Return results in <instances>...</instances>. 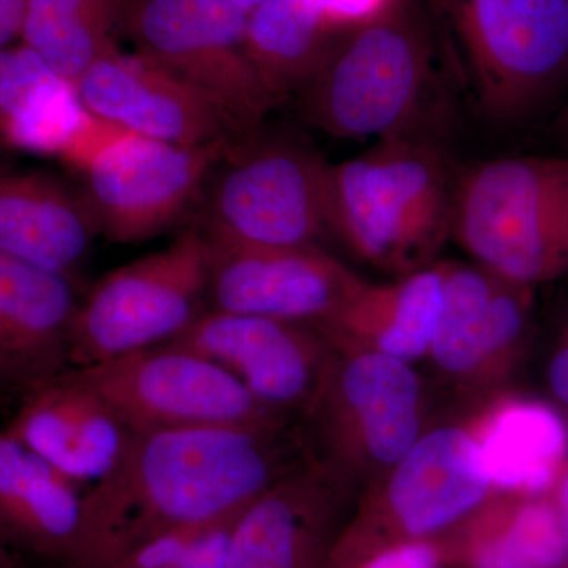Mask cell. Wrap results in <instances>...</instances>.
<instances>
[{
  "instance_id": "3957f363",
  "label": "cell",
  "mask_w": 568,
  "mask_h": 568,
  "mask_svg": "<svg viewBox=\"0 0 568 568\" xmlns=\"http://www.w3.org/2000/svg\"><path fill=\"white\" fill-rule=\"evenodd\" d=\"M424 3L443 69L481 121H519L568 81V0Z\"/></svg>"
},
{
  "instance_id": "ba28073f",
  "label": "cell",
  "mask_w": 568,
  "mask_h": 568,
  "mask_svg": "<svg viewBox=\"0 0 568 568\" xmlns=\"http://www.w3.org/2000/svg\"><path fill=\"white\" fill-rule=\"evenodd\" d=\"M246 21L233 0H126L122 29L134 52L201 93L241 138L276 108L246 50Z\"/></svg>"
},
{
  "instance_id": "4316f807",
  "label": "cell",
  "mask_w": 568,
  "mask_h": 568,
  "mask_svg": "<svg viewBox=\"0 0 568 568\" xmlns=\"http://www.w3.org/2000/svg\"><path fill=\"white\" fill-rule=\"evenodd\" d=\"M499 282L480 264H444L443 308L428 351L440 372L470 379L495 365Z\"/></svg>"
},
{
  "instance_id": "cb8c5ba5",
  "label": "cell",
  "mask_w": 568,
  "mask_h": 568,
  "mask_svg": "<svg viewBox=\"0 0 568 568\" xmlns=\"http://www.w3.org/2000/svg\"><path fill=\"white\" fill-rule=\"evenodd\" d=\"M84 115L69 82L20 41L0 51V156L61 153Z\"/></svg>"
},
{
  "instance_id": "836d02e7",
  "label": "cell",
  "mask_w": 568,
  "mask_h": 568,
  "mask_svg": "<svg viewBox=\"0 0 568 568\" xmlns=\"http://www.w3.org/2000/svg\"><path fill=\"white\" fill-rule=\"evenodd\" d=\"M551 499L556 510H558L560 526H562L564 538H566L568 549V466H566L562 476H560L558 484L552 489Z\"/></svg>"
},
{
  "instance_id": "7a4b0ae2",
  "label": "cell",
  "mask_w": 568,
  "mask_h": 568,
  "mask_svg": "<svg viewBox=\"0 0 568 568\" xmlns=\"http://www.w3.org/2000/svg\"><path fill=\"white\" fill-rule=\"evenodd\" d=\"M437 67L424 0H392L343 32L298 104L306 121L339 140L418 133Z\"/></svg>"
},
{
  "instance_id": "7402d4cb",
  "label": "cell",
  "mask_w": 568,
  "mask_h": 568,
  "mask_svg": "<svg viewBox=\"0 0 568 568\" xmlns=\"http://www.w3.org/2000/svg\"><path fill=\"white\" fill-rule=\"evenodd\" d=\"M510 496L485 504L440 544L463 568H568V549L551 496Z\"/></svg>"
},
{
  "instance_id": "d4e9b609",
  "label": "cell",
  "mask_w": 568,
  "mask_h": 568,
  "mask_svg": "<svg viewBox=\"0 0 568 568\" xmlns=\"http://www.w3.org/2000/svg\"><path fill=\"white\" fill-rule=\"evenodd\" d=\"M347 28L301 0H264L248 11L246 50L276 106L301 95Z\"/></svg>"
},
{
  "instance_id": "484cf974",
  "label": "cell",
  "mask_w": 568,
  "mask_h": 568,
  "mask_svg": "<svg viewBox=\"0 0 568 568\" xmlns=\"http://www.w3.org/2000/svg\"><path fill=\"white\" fill-rule=\"evenodd\" d=\"M126 0H24L20 43L74 89L93 63L118 50Z\"/></svg>"
},
{
  "instance_id": "277c9868",
  "label": "cell",
  "mask_w": 568,
  "mask_h": 568,
  "mask_svg": "<svg viewBox=\"0 0 568 568\" xmlns=\"http://www.w3.org/2000/svg\"><path fill=\"white\" fill-rule=\"evenodd\" d=\"M457 175L420 133L377 140L332 164L331 223L355 254L403 276L428 267L452 235Z\"/></svg>"
},
{
  "instance_id": "f1b7e54d",
  "label": "cell",
  "mask_w": 568,
  "mask_h": 568,
  "mask_svg": "<svg viewBox=\"0 0 568 568\" xmlns=\"http://www.w3.org/2000/svg\"><path fill=\"white\" fill-rule=\"evenodd\" d=\"M443 548L437 540H407L376 549L364 558L331 568H444Z\"/></svg>"
},
{
  "instance_id": "2e32d148",
  "label": "cell",
  "mask_w": 568,
  "mask_h": 568,
  "mask_svg": "<svg viewBox=\"0 0 568 568\" xmlns=\"http://www.w3.org/2000/svg\"><path fill=\"white\" fill-rule=\"evenodd\" d=\"M74 93L92 118L149 140L200 148L235 138L201 93L138 52L111 51L82 74Z\"/></svg>"
},
{
  "instance_id": "5b68a950",
  "label": "cell",
  "mask_w": 568,
  "mask_h": 568,
  "mask_svg": "<svg viewBox=\"0 0 568 568\" xmlns=\"http://www.w3.org/2000/svg\"><path fill=\"white\" fill-rule=\"evenodd\" d=\"M331 171L312 145L261 126L227 142L192 224L213 245L320 246L332 233Z\"/></svg>"
},
{
  "instance_id": "d590c367",
  "label": "cell",
  "mask_w": 568,
  "mask_h": 568,
  "mask_svg": "<svg viewBox=\"0 0 568 568\" xmlns=\"http://www.w3.org/2000/svg\"><path fill=\"white\" fill-rule=\"evenodd\" d=\"M235 6L241 7L242 10L245 11H252L254 7L260 6V3H263L264 0H233Z\"/></svg>"
},
{
  "instance_id": "603a6c76",
  "label": "cell",
  "mask_w": 568,
  "mask_h": 568,
  "mask_svg": "<svg viewBox=\"0 0 568 568\" xmlns=\"http://www.w3.org/2000/svg\"><path fill=\"white\" fill-rule=\"evenodd\" d=\"M474 436L493 488L507 495L547 496L566 469L568 426L544 403L507 399Z\"/></svg>"
},
{
  "instance_id": "d6986e66",
  "label": "cell",
  "mask_w": 568,
  "mask_h": 568,
  "mask_svg": "<svg viewBox=\"0 0 568 568\" xmlns=\"http://www.w3.org/2000/svg\"><path fill=\"white\" fill-rule=\"evenodd\" d=\"M84 491L0 428V540L22 556L73 568Z\"/></svg>"
},
{
  "instance_id": "f546056e",
  "label": "cell",
  "mask_w": 568,
  "mask_h": 568,
  "mask_svg": "<svg viewBox=\"0 0 568 568\" xmlns=\"http://www.w3.org/2000/svg\"><path fill=\"white\" fill-rule=\"evenodd\" d=\"M241 510L209 526L203 536L197 538L193 548L174 568H224L231 532H233L235 518Z\"/></svg>"
},
{
  "instance_id": "52a82bcc",
  "label": "cell",
  "mask_w": 568,
  "mask_h": 568,
  "mask_svg": "<svg viewBox=\"0 0 568 568\" xmlns=\"http://www.w3.org/2000/svg\"><path fill=\"white\" fill-rule=\"evenodd\" d=\"M211 248L196 226L173 244L111 271L82 295L70 338L71 368L166 345L207 312Z\"/></svg>"
},
{
  "instance_id": "6da1fadb",
  "label": "cell",
  "mask_w": 568,
  "mask_h": 568,
  "mask_svg": "<svg viewBox=\"0 0 568 568\" xmlns=\"http://www.w3.org/2000/svg\"><path fill=\"white\" fill-rule=\"evenodd\" d=\"M308 459L286 420L136 433L118 470L84 495L73 568H108L153 536L233 515Z\"/></svg>"
},
{
  "instance_id": "1f68e13d",
  "label": "cell",
  "mask_w": 568,
  "mask_h": 568,
  "mask_svg": "<svg viewBox=\"0 0 568 568\" xmlns=\"http://www.w3.org/2000/svg\"><path fill=\"white\" fill-rule=\"evenodd\" d=\"M24 0H0V51L20 41Z\"/></svg>"
},
{
  "instance_id": "30bf717a",
  "label": "cell",
  "mask_w": 568,
  "mask_h": 568,
  "mask_svg": "<svg viewBox=\"0 0 568 568\" xmlns=\"http://www.w3.org/2000/svg\"><path fill=\"white\" fill-rule=\"evenodd\" d=\"M386 477L377 495L357 504L336 541L338 562L398 541H439L480 510L495 489L476 436L459 426L424 433Z\"/></svg>"
},
{
  "instance_id": "83f0119b",
  "label": "cell",
  "mask_w": 568,
  "mask_h": 568,
  "mask_svg": "<svg viewBox=\"0 0 568 568\" xmlns=\"http://www.w3.org/2000/svg\"><path fill=\"white\" fill-rule=\"evenodd\" d=\"M213 523L183 526L153 536L123 552L108 568H174Z\"/></svg>"
},
{
  "instance_id": "ffe728a7",
  "label": "cell",
  "mask_w": 568,
  "mask_h": 568,
  "mask_svg": "<svg viewBox=\"0 0 568 568\" xmlns=\"http://www.w3.org/2000/svg\"><path fill=\"white\" fill-rule=\"evenodd\" d=\"M95 237L78 186L0 164V253L78 280Z\"/></svg>"
},
{
  "instance_id": "e575fe53",
  "label": "cell",
  "mask_w": 568,
  "mask_h": 568,
  "mask_svg": "<svg viewBox=\"0 0 568 568\" xmlns=\"http://www.w3.org/2000/svg\"><path fill=\"white\" fill-rule=\"evenodd\" d=\"M0 568H31L22 556L0 540Z\"/></svg>"
},
{
  "instance_id": "8fae6325",
  "label": "cell",
  "mask_w": 568,
  "mask_h": 568,
  "mask_svg": "<svg viewBox=\"0 0 568 568\" xmlns=\"http://www.w3.org/2000/svg\"><path fill=\"white\" fill-rule=\"evenodd\" d=\"M73 373L102 395L134 433L286 420L257 403L222 366L173 345Z\"/></svg>"
},
{
  "instance_id": "ac0fdd59",
  "label": "cell",
  "mask_w": 568,
  "mask_h": 568,
  "mask_svg": "<svg viewBox=\"0 0 568 568\" xmlns=\"http://www.w3.org/2000/svg\"><path fill=\"white\" fill-rule=\"evenodd\" d=\"M6 428L84 495L118 470L136 435L73 369L21 399Z\"/></svg>"
},
{
  "instance_id": "9a60e30c",
  "label": "cell",
  "mask_w": 568,
  "mask_h": 568,
  "mask_svg": "<svg viewBox=\"0 0 568 568\" xmlns=\"http://www.w3.org/2000/svg\"><path fill=\"white\" fill-rule=\"evenodd\" d=\"M222 366L272 413H310L334 355L308 325L271 317L204 312L166 343Z\"/></svg>"
},
{
  "instance_id": "d6a6232c",
  "label": "cell",
  "mask_w": 568,
  "mask_h": 568,
  "mask_svg": "<svg viewBox=\"0 0 568 568\" xmlns=\"http://www.w3.org/2000/svg\"><path fill=\"white\" fill-rule=\"evenodd\" d=\"M548 384L555 398L568 406V343L549 362Z\"/></svg>"
},
{
  "instance_id": "e0dca14e",
  "label": "cell",
  "mask_w": 568,
  "mask_h": 568,
  "mask_svg": "<svg viewBox=\"0 0 568 568\" xmlns=\"http://www.w3.org/2000/svg\"><path fill=\"white\" fill-rule=\"evenodd\" d=\"M78 280L0 253V405L71 369Z\"/></svg>"
},
{
  "instance_id": "4dcf8cb0",
  "label": "cell",
  "mask_w": 568,
  "mask_h": 568,
  "mask_svg": "<svg viewBox=\"0 0 568 568\" xmlns=\"http://www.w3.org/2000/svg\"><path fill=\"white\" fill-rule=\"evenodd\" d=\"M310 9L336 26L357 24L383 10L392 0H301Z\"/></svg>"
},
{
  "instance_id": "9c48e42d",
  "label": "cell",
  "mask_w": 568,
  "mask_h": 568,
  "mask_svg": "<svg viewBox=\"0 0 568 568\" xmlns=\"http://www.w3.org/2000/svg\"><path fill=\"white\" fill-rule=\"evenodd\" d=\"M89 141L93 148L65 156L80 168L78 190L97 233L130 245L166 233L196 209L231 140L183 148L110 125L106 140Z\"/></svg>"
},
{
  "instance_id": "7c38bea8",
  "label": "cell",
  "mask_w": 568,
  "mask_h": 568,
  "mask_svg": "<svg viewBox=\"0 0 568 568\" xmlns=\"http://www.w3.org/2000/svg\"><path fill=\"white\" fill-rule=\"evenodd\" d=\"M310 416L320 420L328 459L353 476H387L422 436V387L407 362L375 351H339ZM354 477V476H353Z\"/></svg>"
},
{
  "instance_id": "5bb4252c",
  "label": "cell",
  "mask_w": 568,
  "mask_h": 568,
  "mask_svg": "<svg viewBox=\"0 0 568 568\" xmlns=\"http://www.w3.org/2000/svg\"><path fill=\"white\" fill-rule=\"evenodd\" d=\"M209 248V312L271 317L321 334L366 284L320 246Z\"/></svg>"
},
{
  "instance_id": "44dd1931",
  "label": "cell",
  "mask_w": 568,
  "mask_h": 568,
  "mask_svg": "<svg viewBox=\"0 0 568 568\" xmlns=\"http://www.w3.org/2000/svg\"><path fill=\"white\" fill-rule=\"evenodd\" d=\"M443 295L444 264L428 265L394 284L366 283L321 335L338 351H375L410 364L428 355Z\"/></svg>"
},
{
  "instance_id": "4fadbf2b",
  "label": "cell",
  "mask_w": 568,
  "mask_h": 568,
  "mask_svg": "<svg viewBox=\"0 0 568 568\" xmlns=\"http://www.w3.org/2000/svg\"><path fill=\"white\" fill-rule=\"evenodd\" d=\"M354 477L310 458L235 518L224 568H325L357 508Z\"/></svg>"
},
{
  "instance_id": "8992f818",
  "label": "cell",
  "mask_w": 568,
  "mask_h": 568,
  "mask_svg": "<svg viewBox=\"0 0 568 568\" xmlns=\"http://www.w3.org/2000/svg\"><path fill=\"white\" fill-rule=\"evenodd\" d=\"M452 237L532 287L568 272V155L489 160L458 175Z\"/></svg>"
}]
</instances>
